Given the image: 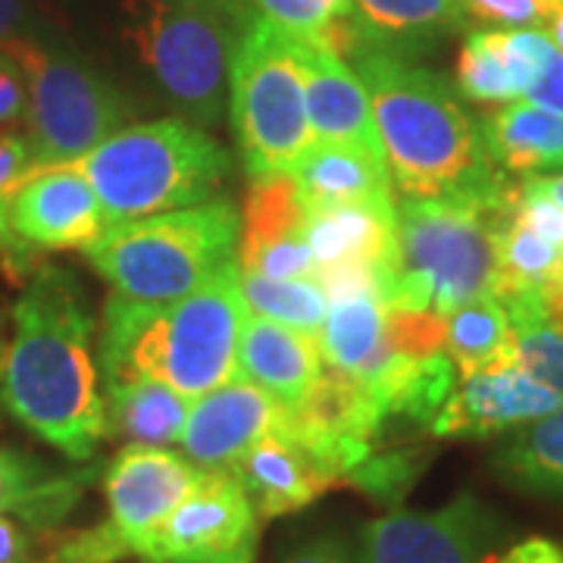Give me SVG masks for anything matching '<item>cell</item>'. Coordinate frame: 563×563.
Listing matches in <instances>:
<instances>
[{"label": "cell", "instance_id": "obj_1", "mask_svg": "<svg viewBox=\"0 0 563 563\" xmlns=\"http://www.w3.org/2000/svg\"><path fill=\"white\" fill-rule=\"evenodd\" d=\"M0 410L76 463L107 439L95 317L76 273L44 261L0 310Z\"/></svg>", "mask_w": 563, "mask_h": 563}, {"label": "cell", "instance_id": "obj_2", "mask_svg": "<svg viewBox=\"0 0 563 563\" xmlns=\"http://www.w3.org/2000/svg\"><path fill=\"white\" fill-rule=\"evenodd\" d=\"M369 95L385 163L404 198H448L479 210H510L517 181L492 161L479 117L442 73L373 47H351Z\"/></svg>", "mask_w": 563, "mask_h": 563}, {"label": "cell", "instance_id": "obj_3", "mask_svg": "<svg viewBox=\"0 0 563 563\" xmlns=\"http://www.w3.org/2000/svg\"><path fill=\"white\" fill-rule=\"evenodd\" d=\"M239 261L191 295L166 303L110 295L98 332L101 385L154 379L185 398H201L239 373V339L247 307Z\"/></svg>", "mask_w": 563, "mask_h": 563}, {"label": "cell", "instance_id": "obj_4", "mask_svg": "<svg viewBox=\"0 0 563 563\" xmlns=\"http://www.w3.org/2000/svg\"><path fill=\"white\" fill-rule=\"evenodd\" d=\"M76 166L113 225L213 201L232 179L235 157L207 129L169 117L125 125Z\"/></svg>", "mask_w": 563, "mask_h": 563}, {"label": "cell", "instance_id": "obj_5", "mask_svg": "<svg viewBox=\"0 0 563 563\" xmlns=\"http://www.w3.org/2000/svg\"><path fill=\"white\" fill-rule=\"evenodd\" d=\"M498 220L501 213L448 198H401L395 247L383 266L385 307L448 317L463 303L498 295Z\"/></svg>", "mask_w": 563, "mask_h": 563}, {"label": "cell", "instance_id": "obj_6", "mask_svg": "<svg viewBox=\"0 0 563 563\" xmlns=\"http://www.w3.org/2000/svg\"><path fill=\"white\" fill-rule=\"evenodd\" d=\"M242 213L229 198L113 222L85 257L117 295L166 303L191 295L210 276L239 261Z\"/></svg>", "mask_w": 563, "mask_h": 563}, {"label": "cell", "instance_id": "obj_7", "mask_svg": "<svg viewBox=\"0 0 563 563\" xmlns=\"http://www.w3.org/2000/svg\"><path fill=\"white\" fill-rule=\"evenodd\" d=\"M125 35L181 120L213 129L229 110V73L257 13L247 0H129Z\"/></svg>", "mask_w": 563, "mask_h": 563}, {"label": "cell", "instance_id": "obj_8", "mask_svg": "<svg viewBox=\"0 0 563 563\" xmlns=\"http://www.w3.org/2000/svg\"><path fill=\"white\" fill-rule=\"evenodd\" d=\"M229 120L251 179L295 173L317 144L307 117L298 35L261 16L251 22L229 73Z\"/></svg>", "mask_w": 563, "mask_h": 563}, {"label": "cell", "instance_id": "obj_9", "mask_svg": "<svg viewBox=\"0 0 563 563\" xmlns=\"http://www.w3.org/2000/svg\"><path fill=\"white\" fill-rule=\"evenodd\" d=\"M20 63L29 85V147L32 163L63 166L79 163L88 151L132 125L135 107L113 81L76 54L47 47L38 38H13L0 44Z\"/></svg>", "mask_w": 563, "mask_h": 563}, {"label": "cell", "instance_id": "obj_10", "mask_svg": "<svg viewBox=\"0 0 563 563\" xmlns=\"http://www.w3.org/2000/svg\"><path fill=\"white\" fill-rule=\"evenodd\" d=\"M261 517L229 470L201 479L139 551L141 563H254Z\"/></svg>", "mask_w": 563, "mask_h": 563}, {"label": "cell", "instance_id": "obj_11", "mask_svg": "<svg viewBox=\"0 0 563 563\" xmlns=\"http://www.w3.org/2000/svg\"><path fill=\"white\" fill-rule=\"evenodd\" d=\"M385 420L383 401L361 376L322 366L310 391L288 407L282 432L307 448L342 485L379 451Z\"/></svg>", "mask_w": 563, "mask_h": 563}, {"label": "cell", "instance_id": "obj_12", "mask_svg": "<svg viewBox=\"0 0 563 563\" xmlns=\"http://www.w3.org/2000/svg\"><path fill=\"white\" fill-rule=\"evenodd\" d=\"M501 539L498 514L463 492L439 510H395L361 532V563H485Z\"/></svg>", "mask_w": 563, "mask_h": 563}, {"label": "cell", "instance_id": "obj_13", "mask_svg": "<svg viewBox=\"0 0 563 563\" xmlns=\"http://www.w3.org/2000/svg\"><path fill=\"white\" fill-rule=\"evenodd\" d=\"M10 232L25 247L51 251H85L110 225L88 176L76 163L32 169L7 198Z\"/></svg>", "mask_w": 563, "mask_h": 563}, {"label": "cell", "instance_id": "obj_14", "mask_svg": "<svg viewBox=\"0 0 563 563\" xmlns=\"http://www.w3.org/2000/svg\"><path fill=\"white\" fill-rule=\"evenodd\" d=\"M201 479V470L188 457L151 444H125L103 470L107 523L139 558L144 542L176 510L181 498Z\"/></svg>", "mask_w": 563, "mask_h": 563}, {"label": "cell", "instance_id": "obj_15", "mask_svg": "<svg viewBox=\"0 0 563 563\" xmlns=\"http://www.w3.org/2000/svg\"><path fill=\"white\" fill-rule=\"evenodd\" d=\"M288 407L247 379H229L191 401L181 451L198 470H229L254 444L285 429Z\"/></svg>", "mask_w": 563, "mask_h": 563}, {"label": "cell", "instance_id": "obj_16", "mask_svg": "<svg viewBox=\"0 0 563 563\" xmlns=\"http://www.w3.org/2000/svg\"><path fill=\"white\" fill-rule=\"evenodd\" d=\"M470 29L457 0H354L351 16L332 22L320 41L339 57L351 47H373L404 60H420Z\"/></svg>", "mask_w": 563, "mask_h": 563}, {"label": "cell", "instance_id": "obj_17", "mask_svg": "<svg viewBox=\"0 0 563 563\" xmlns=\"http://www.w3.org/2000/svg\"><path fill=\"white\" fill-rule=\"evenodd\" d=\"M563 398L523 363L461 376L429 432L439 439H492L558 410Z\"/></svg>", "mask_w": 563, "mask_h": 563}, {"label": "cell", "instance_id": "obj_18", "mask_svg": "<svg viewBox=\"0 0 563 563\" xmlns=\"http://www.w3.org/2000/svg\"><path fill=\"white\" fill-rule=\"evenodd\" d=\"M298 41H301L307 117H310L317 141L361 147V151L385 157L369 95L363 88L361 76L354 73V66L320 38L298 35Z\"/></svg>", "mask_w": 563, "mask_h": 563}, {"label": "cell", "instance_id": "obj_19", "mask_svg": "<svg viewBox=\"0 0 563 563\" xmlns=\"http://www.w3.org/2000/svg\"><path fill=\"white\" fill-rule=\"evenodd\" d=\"M229 473L239 479L261 520L298 514L339 485L307 448L288 439L285 432L261 439L229 466Z\"/></svg>", "mask_w": 563, "mask_h": 563}, {"label": "cell", "instance_id": "obj_20", "mask_svg": "<svg viewBox=\"0 0 563 563\" xmlns=\"http://www.w3.org/2000/svg\"><path fill=\"white\" fill-rule=\"evenodd\" d=\"M322 366L325 361L313 335L263 317L244 320L239 339V373L285 407L301 401L310 385L320 379Z\"/></svg>", "mask_w": 563, "mask_h": 563}, {"label": "cell", "instance_id": "obj_21", "mask_svg": "<svg viewBox=\"0 0 563 563\" xmlns=\"http://www.w3.org/2000/svg\"><path fill=\"white\" fill-rule=\"evenodd\" d=\"M303 235L317 257L329 263H388L395 247V198L303 207Z\"/></svg>", "mask_w": 563, "mask_h": 563}, {"label": "cell", "instance_id": "obj_22", "mask_svg": "<svg viewBox=\"0 0 563 563\" xmlns=\"http://www.w3.org/2000/svg\"><path fill=\"white\" fill-rule=\"evenodd\" d=\"M91 479L95 466L57 473L22 451L0 448V514L16 517L35 536H44L79 504Z\"/></svg>", "mask_w": 563, "mask_h": 563}, {"label": "cell", "instance_id": "obj_23", "mask_svg": "<svg viewBox=\"0 0 563 563\" xmlns=\"http://www.w3.org/2000/svg\"><path fill=\"white\" fill-rule=\"evenodd\" d=\"M492 161L507 176H554L563 173V113L536 103L510 101L479 117Z\"/></svg>", "mask_w": 563, "mask_h": 563}, {"label": "cell", "instance_id": "obj_24", "mask_svg": "<svg viewBox=\"0 0 563 563\" xmlns=\"http://www.w3.org/2000/svg\"><path fill=\"white\" fill-rule=\"evenodd\" d=\"M303 207L395 198V181L379 154L344 144H313L291 173Z\"/></svg>", "mask_w": 563, "mask_h": 563}, {"label": "cell", "instance_id": "obj_25", "mask_svg": "<svg viewBox=\"0 0 563 563\" xmlns=\"http://www.w3.org/2000/svg\"><path fill=\"white\" fill-rule=\"evenodd\" d=\"M457 379L461 373L444 351L410 357L388 347L383 366L363 383L376 391L388 417H404L429 429L451 391L457 388Z\"/></svg>", "mask_w": 563, "mask_h": 563}, {"label": "cell", "instance_id": "obj_26", "mask_svg": "<svg viewBox=\"0 0 563 563\" xmlns=\"http://www.w3.org/2000/svg\"><path fill=\"white\" fill-rule=\"evenodd\" d=\"M188 410H191V398L154 379L103 385L107 435L125 439L129 444H151V448L176 444L181 439Z\"/></svg>", "mask_w": 563, "mask_h": 563}, {"label": "cell", "instance_id": "obj_27", "mask_svg": "<svg viewBox=\"0 0 563 563\" xmlns=\"http://www.w3.org/2000/svg\"><path fill=\"white\" fill-rule=\"evenodd\" d=\"M317 342L325 366L369 379L388 357L383 298L379 295L332 298Z\"/></svg>", "mask_w": 563, "mask_h": 563}, {"label": "cell", "instance_id": "obj_28", "mask_svg": "<svg viewBox=\"0 0 563 563\" xmlns=\"http://www.w3.org/2000/svg\"><path fill=\"white\" fill-rule=\"evenodd\" d=\"M492 470L517 492L563 498V404L507 432L492 457Z\"/></svg>", "mask_w": 563, "mask_h": 563}, {"label": "cell", "instance_id": "obj_29", "mask_svg": "<svg viewBox=\"0 0 563 563\" xmlns=\"http://www.w3.org/2000/svg\"><path fill=\"white\" fill-rule=\"evenodd\" d=\"M444 354L461 376L520 363L517 332L495 295L470 301L444 317Z\"/></svg>", "mask_w": 563, "mask_h": 563}, {"label": "cell", "instance_id": "obj_30", "mask_svg": "<svg viewBox=\"0 0 563 563\" xmlns=\"http://www.w3.org/2000/svg\"><path fill=\"white\" fill-rule=\"evenodd\" d=\"M242 232H239V263L254 257L266 244L291 235H303L307 210L291 176H261L251 179L242 201Z\"/></svg>", "mask_w": 563, "mask_h": 563}, {"label": "cell", "instance_id": "obj_31", "mask_svg": "<svg viewBox=\"0 0 563 563\" xmlns=\"http://www.w3.org/2000/svg\"><path fill=\"white\" fill-rule=\"evenodd\" d=\"M239 282H242V298L247 313L291 325V329L307 332L313 339L320 335L325 313H329V298H325L317 276H310V279H266L257 273H242Z\"/></svg>", "mask_w": 563, "mask_h": 563}, {"label": "cell", "instance_id": "obj_32", "mask_svg": "<svg viewBox=\"0 0 563 563\" xmlns=\"http://www.w3.org/2000/svg\"><path fill=\"white\" fill-rule=\"evenodd\" d=\"M457 91L466 101L510 103L520 101V88L510 69V57L504 47V29H470L463 35L457 57Z\"/></svg>", "mask_w": 563, "mask_h": 563}, {"label": "cell", "instance_id": "obj_33", "mask_svg": "<svg viewBox=\"0 0 563 563\" xmlns=\"http://www.w3.org/2000/svg\"><path fill=\"white\" fill-rule=\"evenodd\" d=\"M125 558H132V548L107 520L88 529L38 536V563H120Z\"/></svg>", "mask_w": 563, "mask_h": 563}, {"label": "cell", "instance_id": "obj_34", "mask_svg": "<svg viewBox=\"0 0 563 563\" xmlns=\"http://www.w3.org/2000/svg\"><path fill=\"white\" fill-rule=\"evenodd\" d=\"M261 20L301 38H322L332 22L351 16L354 0H247Z\"/></svg>", "mask_w": 563, "mask_h": 563}, {"label": "cell", "instance_id": "obj_35", "mask_svg": "<svg viewBox=\"0 0 563 563\" xmlns=\"http://www.w3.org/2000/svg\"><path fill=\"white\" fill-rule=\"evenodd\" d=\"M420 470L422 463L413 451H383V454L376 451L347 476V485L361 488L373 501L398 504L407 495V488L417 483Z\"/></svg>", "mask_w": 563, "mask_h": 563}, {"label": "cell", "instance_id": "obj_36", "mask_svg": "<svg viewBox=\"0 0 563 563\" xmlns=\"http://www.w3.org/2000/svg\"><path fill=\"white\" fill-rule=\"evenodd\" d=\"M517 332V354L526 369L542 379L548 388H554L563 398V332L548 320L523 322Z\"/></svg>", "mask_w": 563, "mask_h": 563}, {"label": "cell", "instance_id": "obj_37", "mask_svg": "<svg viewBox=\"0 0 563 563\" xmlns=\"http://www.w3.org/2000/svg\"><path fill=\"white\" fill-rule=\"evenodd\" d=\"M385 342L391 351L410 357L444 351V317L432 310L385 307Z\"/></svg>", "mask_w": 563, "mask_h": 563}, {"label": "cell", "instance_id": "obj_38", "mask_svg": "<svg viewBox=\"0 0 563 563\" xmlns=\"http://www.w3.org/2000/svg\"><path fill=\"white\" fill-rule=\"evenodd\" d=\"M457 3L470 25L483 22L492 29H548L551 13L558 7L551 0H457Z\"/></svg>", "mask_w": 563, "mask_h": 563}, {"label": "cell", "instance_id": "obj_39", "mask_svg": "<svg viewBox=\"0 0 563 563\" xmlns=\"http://www.w3.org/2000/svg\"><path fill=\"white\" fill-rule=\"evenodd\" d=\"M29 110V85L22 66L0 47V129H13L25 122Z\"/></svg>", "mask_w": 563, "mask_h": 563}, {"label": "cell", "instance_id": "obj_40", "mask_svg": "<svg viewBox=\"0 0 563 563\" xmlns=\"http://www.w3.org/2000/svg\"><path fill=\"white\" fill-rule=\"evenodd\" d=\"M32 169H35V163H32L29 139L20 135V132H13V129H0V201H7L10 191Z\"/></svg>", "mask_w": 563, "mask_h": 563}, {"label": "cell", "instance_id": "obj_41", "mask_svg": "<svg viewBox=\"0 0 563 563\" xmlns=\"http://www.w3.org/2000/svg\"><path fill=\"white\" fill-rule=\"evenodd\" d=\"M38 536L16 517L0 514V563H38Z\"/></svg>", "mask_w": 563, "mask_h": 563}, {"label": "cell", "instance_id": "obj_42", "mask_svg": "<svg viewBox=\"0 0 563 563\" xmlns=\"http://www.w3.org/2000/svg\"><path fill=\"white\" fill-rule=\"evenodd\" d=\"M526 103H536L544 110H558L563 113V57L561 51L551 54V60L544 63L542 73L536 76L532 88L526 91Z\"/></svg>", "mask_w": 563, "mask_h": 563}, {"label": "cell", "instance_id": "obj_43", "mask_svg": "<svg viewBox=\"0 0 563 563\" xmlns=\"http://www.w3.org/2000/svg\"><path fill=\"white\" fill-rule=\"evenodd\" d=\"M485 563H563V548L551 539H523L510 544L504 554H488Z\"/></svg>", "mask_w": 563, "mask_h": 563}, {"label": "cell", "instance_id": "obj_44", "mask_svg": "<svg viewBox=\"0 0 563 563\" xmlns=\"http://www.w3.org/2000/svg\"><path fill=\"white\" fill-rule=\"evenodd\" d=\"M282 563H351V554L342 539L322 536V539H313V542L301 544L298 551H291Z\"/></svg>", "mask_w": 563, "mask_h": 563}, {"label": "cell", "instance_id": "obj_45", "mask_svg": "<svg viewBox=\"0 0 563 563\" xmlns=\"http://www.w3.org/2000/svg\"><path fill=\"white\" fill-rule=\"evenodd\" d=\"M29 10L22 0H0V44L13 38H29Z\"/></svg>", "mask_w": 563, "mask_h": 563}, {"label": "cell", "instance_id": "obj_46", "mask_svg": "<svg viewBox=\"0 0 563 563\" xmlns=\"http://www.w3.org/2000/svg\"><path fill=\"white\" fill-rule=\"evenodd\" d=\"M520 181H523L526 188H532L536 195L554 201L563 210V173H554V176H526Z\"/></svg>", "mask_w": 563, "mask_h": 563}, {"label": "cell", "instance_id": "obj_47", "mask_svg": "<svg viewBox=\"0 0 563 563\" xmlns=\"http://www.w3.org/2000/svg\"><path fill=\"white\" fill-rule=\"evenodd\" d=\"M542 301H544V313H548V322L563 332V276L561 279L551 282V285H544Z\"/></svg>", "mask_w": 563, "mask_h": 563}, {"label": "cell", "instance_id": "obj_48", "mask_svg": "<svg viewBox=\"0 0 563 563\" xmlns=\"http://www.w3.org/2000/svg\"><path fill=\"white\" fill-rule=\"evenodd\" d=\"M544 32L551 35L554 47L561 51V57H563V3H558V7H554V13H551V22H548V29H544Z\"/></svg>", "mask_w": 563, "mask_h": 563}, {"label": "cell", "instance_id": "obj_49", "mask_svg": "<svg viewBox=\"0 0 563 563\" xmlns=\"http://www.w3.org/2000/svg\"><path fill=\"white\" fill-rule=\"evenodd\" d=\"M551 3H561V0H551Z\"/></svg>", "mask_w": 563, "mask_h": 563}]
</instances>
